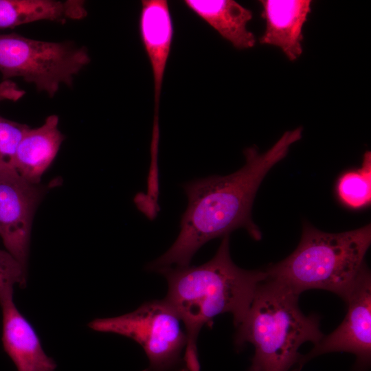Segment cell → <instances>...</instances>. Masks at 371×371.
Instances as JSON below:
<instances>
[{
    "label": "cell",
    "mask_w": 371,
    "mask_h": 371,
    "mask_svg": "<svg viewBox=\"0 0 371 371\" xmlns=\"http://www.w3.org/2000/svg\"><path fill=\"white\" fill-rule=\"evenodd\" d=\"M302 128L286 131L266 152L247 148L245 165L225 175H212L182 185L188 203L180 221V232L172 246L147 269L159 272L170 267L190 265L195 253L205 243L244 228L256 240L262 238L251 218L257 190L267 172L284 159L289 147L300 140Z\"/></svg>",
    "instance_id": "cell-1"
},
{
    "label": "cell",
    "mask_w": 371,
    "mask_h": 371,
    "mask_svg": "<svg viewBox=\"0 0 371 371\" xmlns=\"http://www.w3.org/2000/svg\"><path fill=\"white\" fill-rule=\"evenodd\" d=\"M168 282L165 300L181 319L187 335L183 355L186 371H200L197 338L202 327L218 315L229 313L236 327L245 316L265 271L236 266L229 253V235L223 237L214 257L199 266L160 271Z\"/></svg>",
    "instance_id": "cell-2"
},
{
    "label": "cell",
    "mask_w": 371,
    "mask_h": 371,
    "mask_svg": "<svg viewBox=\"0 0 371 371\" xmlns=\"http://www.w3.org/2000/svg\"><path fill=\"white\" fill-rule=\"evenodd\" d=\"M298 297L268 278L258 286L234 339L237 348L246 343L255 348L248 371H289L299 363L298 350L304 343L315 345L322 340L319 316L305 315Z\"/></svg>",
    "instance_id": "cell-3"
},
{
    "label": "cell",
    "mask_w": 371,
    "mask_h": 371,
    "mask_svg": "<svg viewBox=\"0 0 371 371\" xmlns=\"http://www.w3.org/2000/svg\"><path fill=\"white\" fill-rule=\"evenodd\" d=\"M371 227L332 234L304 223L300 242L284 260L266 269L267 278L300 295L317 289L333 292L344 300L366 265Z\"/></svg>",
    "instance_id": "cell-4"
},
{
    "label": "cell",
    "mask_w": 371,
    "mask_h": 371,
    "mask_svg": "<svg viewBox=\"0 0 371 371\" xmlns=\"http://www.w3.org/2000/svg\"><path fill=\"white\" fill-rule=\"evenodd\" d=\"M90 62L85 47L49 42L16 33L0 34V72L3 80L20 77L54 97L61 85L70 87L74 76Z\"/></svg>",
    "instance_id": "cell-5"
},
{
    "label": "cell",
    "mask_w": 371,
    "mask_h": 371,
    "mask_svg": "<svg viewBox=\"0 0 371 371\" xmlns=\"http://www.w3.org/2000/svg\"><path fill=\"white\" fill-rule=\"evenodd\" d=\"M89 326L138 343L149 361V366L143 371H172L183 363L186 331L179 316L165 299L145 302L135 311L120 316L95 319Z\"/></svg>",
    "instance_id": "cell-6"
},
{
    "label": "cell",
    "mask_w": 371,
    "mask_h": 371,
    "mask_svg": "<svg viewBox=\"0 0 371 371\" xmlns=\"http://www.w3.org/2000/svg\"><path fill=\"white\" fill-rule=\"evenodd\" d=\"M347 313L341 324L330 335L324 336L306 356L302 357L293 371L317 355L333 352L352 353L356 367L367 368L371 359V276L366 265L345 298Z\"/></svg>",
    "instance_id": "cell-7"
},
{
    "label": "cell",
    "mask_w": 371,
    "mask_h": 371,
    "mask_svg": "<svg viewBox=\"0 0 371 371\" xmlns=\"http://www.w3.org/2000/svg\"><path fill=\"white\" fill-rule=\"evenodd\" d=\"M41 192L38 185L23 179L13 168H0V236L6 250L25 269L33 216Z\"/></svg>",
    "instance_id": "cell-8"
},
{
    "label": "cell",
    "mask_w": 371,
    "mask_h": 371,
    "mask_svg": "<svg viewBox=\"0 0 371 371\" xmlns=\"http://www.w3.org/2000/svg\"><path fill=\"white\" fill-rule=\"evenodd\" d=\"M139 27L141 40L153 76L154 119H159L162 84L174 34V25L168 1H142Z\"/></svg>",
    "instance_id": "cell-9"
},
{
    "label": "cell",
    "mask_w": 371,
    "mask_h": 371,
    "mask_svg": "<svg viewBox=\"0 0 371 371\" xmlns=\"http://www.w3.org/2000/svg\"><path fill=\"white\" fill-rule=\"evenodd\" d=\"M0 305L3 347L17 371H55L56 362L45 354L34 328L18 310L13 297Z\"/></svg>",
    "instance_id": "cell-10"
},
{
    "label": "cell",
    "mask_w": 371,
    "mask_h": 371,
    "mask_svg": "<svg viewBox=\"0 0 371 371\" xmlns=\"http://www.w3.org/2000/svg\"><path fill=\"white\" fill-rule=\"evenodd\" d=\"M261 16L266 27L260 38L261 44L276 46L289 60L302 53V29L311 12L310 0H262Z\"/></svg>",
    "instance_id": "cell-11"
},
{
    "label": "cell",
    "mask_w": 371,
    "mask_h": 371,
    "mask_svg": "<svg viewBox=\"0 0 371 371\" xmlns=\"http://www.w3.org/2000/svg\"><path fill=\"white\" fill-rule=\"evenodd\" d=\"M59 118L48 116L38 128H29L21 139L12 168L25 180L38 185L56 157L64 136L58 129Z\"/></svg>",
    "instance_id": "cell-12"
},
{
    "label": "cell",
    "mask_w": 371,
    "mask_h": 371,
    "mask_svg": "<svg viewBox=\"0 0 371 371\" xmlns=\"http://www.w3.org/2000/svg\"><path fill=\"white\" fill-rule=\"evenodd\" d=\"M185 5L236 49L253 47L255 35L247 27L250 10L234 0H186Z\"/></svg>",
    "instance_id": "cell-13"
},
{
    "label": "cell",
    "mask_w": 371,
    "mask_h": 371,
    "mask_svg": "<svg viewBox=\"0 0 371 371\" xmlns=\"http://www.w3.org/2000/svg\"><path fill=\"white\" fill-rule=\"evenodd\" d=\"M87 15L81 0H0V28H12L38 21L64 23Z\"/></svg>",
    "instance_id": "cell-14"
},
{
    "label": "cell",
    "mask_w": 371,
    "mask_h": 371,
    "mask_svg": "<svg viewBox=\"0 0 371 371\" xmlns=\"http://www.w3.org/2000/svg\"><path fill=\"white\" fill-rule=\"evenodd\" d=\"M339 200L347 207L358 209L371 201V153L363 155L361 166L343 174L337 184Z\"/></svg>",
    "instance_id": "cell-15"
},
{
    "label": "cell",
    "mask_w": 371,
    "mask_h": 371,
    "mask_svg": "<svg viewBox=\"0 0 371 371\" xmlns=\"http://www.w3.org/2000/svg\"><path fill=\"white\" fill-rule=\"evenodd\" d=\"M16 284L25 286L26 269L9 251L0 249V302L13 297Z\"/></svg>",
    "instance_id": "cell-16"
},
{
    "label": "cell",
    "mask_w": 371,
    "mask_h": 371,
    "mask_svg": "<svg viewBox=\"0 0 371 371\" xmlns=\"http://www.w3.org/2000/svg\"><path fill=\"white\" fill-rule=\"evenodd\" d=\"M29 128L0 115V168H12L18 145Z\"/></svg>",
    "instance_id": "cell-17"
},
{
    "label": "cell",
    "mask_w": 371,
    "mask_h": 371,
    "mask_svg": "<svg viewBox=\"0 0 371 371\" xmlns=\"http://www.w3.org/2000/svg\"><path fill=\"white\" fill-rule=\"evenodd\" d=\"M25 91L10 80L0 82V102L9 100L16 102L22 98Z\"/></svg>",
    "instance_id": "cell-18"
}]
</instances>
